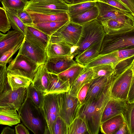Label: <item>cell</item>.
<instances>
[{"mask_svg": "<svg viewBox=\"0 0 134 134\" xmlns=\"http://www.w3.org/2000/svg\"><path fill=\"white\" fill-rule=\"evenodd\" d=\"M116 76L113 75L105 88L97 98L85 101L79 103L74 118L78 117L85 122L89 134H98L100 120L104 108L111 98V87Z\"/></svg>", "mask_w": 134, "mask_h": 134, "instance_id": "obj_1", "label": "cell"}, {"mask_svg": "<svg viewBox=\"0 0 134 134\" xmlns=\"http://www.w3.org/2000/svg\"><path fill=\"white\" fill-rule=\"evenodd\" d=\"M18 112L23 124L34 133L49 134L41 109L37 107L27 95Z\"/></svg>", "mask_w": 134, "mask_h": 134, "instance_id": "obj_2", "label": "cell"}, {"mask_svg": "<svg viewBox=\"0 0 134 134\" xmlns=\"http://www.w3.org/2000/svg\"><path fill=\"white\" fill-rule=\"evenodd\" d=\"M82 26V30L77 46V55L91 45L103 40L105 33L101 23L97 19Z\"/></svg>", "mask_w": 134, "mask_h": 134, "instance_id": "obj_3", "label": "cell"}, {"mask_svg": "<svg viewBox=\"0 0 134 134\" xmlns=\"http://www.w3.org/2000/svg\"><path fill=\"white\" fill-rule=\"evenodd\" d=\"M129 47H134V30L111 35L105 34L102 40L99 54Z\"/></svg>", "mask_w": 134, "mask_h": 134, "instance_id": "obj_4", "label": "cell"}, {"mask_svg": "<svg viewBox=\"0 0 134 134\" xmlns=\"http://www.w3.org/2000/svg\"><path fill=\"white\" fill-rule=\"evenodd\" d=\"M39 66L31 59L18 53L9 63L7 70L8 73L26 77L32 81Z\"/></svg>", "mask_w": 134, "mask_h": 134, "instance_id": "obj_5", "label": "cell"}, {"mask_svg": "<svg viewBox=\"0 0 134 134\" xmlns=\"http://www.w3.org/2000/svg\"><path fill=\"white\" fill-rule=\"evenodd\" d=\"M83 27L70 20L50 37L49 42H63L76 46L80 37Z\"/></svg>", "mask_w": 134, "mask_h": 134, "instance_id": "obj_6", "label": "cell"}, {"mask_svg": "<svg viewBox=\"0 0 134 134\" xmlns=\"http://www.w3.org/2000/svg\"><path fill=\"white\" fill-rule=\"evenodd\" d=\"M134 79V64L116 77L111 90V97L127 101L128 91Z\"/></svg>", "mask_w": 134, "mask_h": 134, "instance_id": "obj_7", "label": "cell"}, {"mask_svg": "<svg viewBox=\"0 0 134 134\" xmlns=\"http://www.w3.org/2000/svg\"><path fill=\"white\" fill-rule=\"evenodd\" d=\"M69 5L62 0H46L30 3L25 9L27 12L36 13L58 14L68 12Z\"/></svg>", "mask_w": 134, "mask_h": 134, "instance_id": "obj_8", "label": "cell"}, {"mask_svg": "<svg viewBox=\"0 0 134 134\" xmlns=\"http://www.w3.org/2000/svg\"><path fill=\"white\" fill-rule=\"evenodd\" d=\"M59 94L50 93L44 95L41 110L46 120L49 133L52 129L57 118L59 116Z\"/></svg>", "mask_w": 134, "mask_h": 134, "instance_id": "obj_9", "label": "cell"}, {"mask_svg": "<svg viewBox=\"0 0 134 134\" xmlns=\"http://www.w3.org/2000/svg\"><path fill=\"white\" fill-rule=\"evenodd\" d=\"M100 23L105 34L109 35L134 30V19L126 15Z\"/></svg>", "mask_w": 134, "mask_h": 134, "instance_id": "obj_10", "label": "cell"}, {"mask_svg": "<svg viewBox=\"0 0 134 134\" xmlns=\"http://www.w3.org/2000/svg\"><path fill=\"white\" fill-rule=\"evenodd\" d=\"M26 96V88H21L13 91L9 85L0 94V107L14 109L18 111Z\"/></svg>", "mask_w": 134, "mask_h": 134, "instance_id": "obj_11", "label": "cell"}, {"mask_svg": "<svg viewBox=\"0 0 134 134\" xmlns=\"http://www.w3.org/2000/svg\"><path fill=\"white\" fill-rule=\"evenodd\" d=\"M79 103L77 97L72 96L69 92L59 94V116L65 121L68 126L74 119Z\"/></svg>", "mask_w": 134, "mask_h": 134, "instance_id": "obj_12", "label": "cell"}, {"mask_svg": "<svg viewBox=\"0 0 134 134\" xmlns=\"http://www.w3.org/2000/svg\"><path fill=\"white\" fill-rule=\"evenodd\" d=\"M74 57L69 55L47 57L45 63L48 73L58 74L77 63L73 59Z\"/></svg>", "mask_w": 134, "mask_h": 134, "instance_id": "obj_13", "label": "cell"}, {"mask_svg": "<svg viewBox=\"0 0 134 134\" xmlns=\"http://www.w3.org/2000/svg\"><path fill=\"white\" fill-rule=\"evenodd\" d=\"M18 53L31 59L38 65L45 63L47 58L45 50L27 41L24 38Z\"/></svg>", "mask_w": 134, "mask_h": 134, "instance_id": "obj_14", "label": "cell"}, {"mask_svg": "<svg viewBox=\"0 0 134 134\" xmlns=\"http://www.w3.org/2000/svg\"><path fill=\"white\" fill-rule=\"evenodd\" d=\"M96 5L99 11L97 19L100 22L115 19L123 15L134 19V15L132 13L126 12L105 3L97 1Z\"/></svg>", "mask_w": 134, "mask_h": 134, "instance_id": "obj_15", "label": "cell"}, {"mask_svg": "<svg viewBox=\"0 0 134 134\" xmlns=\"http://www.w3.org/2000/svg\"><path fill=\"white\" fill-rule=\"evenodd\" d=\"M77 46L63 42H49L45 50L47 57L77 54Z\"/></svg>", "mask_w": 134, "mask_h": 134, "instance_id": "obj_16", "label": "cell"}, {"mask_svg": "<svg viewBox=\"0 0 134 134\" xmlns=\"http://www.w3.org/2000/svg\"><path fill=\"white\" fill-rule=\"evenodd\" d=\"M24 38L29 42L45 50L50 36L32 25H26Z\"/></svg>", "mask_w": 134, "mask_h": 134, "instance_id": "obj_17", "label": "cell"}, {"mask_svg": "<svg viewBox=\"0 0 134 134\" xmlns=\"http://www.w3.org/2000/svg\"><path fill=\"white\" fill-rule=\"evenodd\" d=\"M127 101L111 97L106 104L101 116L100 124L120 114H123L126 108Z\"/></svg>", "mask_w": 134, "mask_h": 134, "instance_id": "obj_18", "label": "cell"}, {"mask_svg": "<svg viewBox=\"0 0 134 134\" xmlns=\"http://www.w3.org/2000/svg\"><path fill=\"white\" fill-rule=\"evenodd\" d=\"M49 82L44 95L50 93L60 94L69 92L70 85L68 81H64L57 74L48 73Z\"/></svg>", "mask_w": 134, "mask_h": 134, "instance_id": "obj_19", "label": "cell"}, {"mask_svg": "<svg viewBox=\"0 0 134 134\" xmlns=\"http://www.w3.org/2000/svg\"><path fill=\"white\" fill-rule=\"evenodd\" d=\"M24 35L15 30L8 31L0 39V58L6 52L23 41Z\"/></svg>", "mask_w": 134, "mask_h": 134, "instance_id": "obj_20", "label": "cell"}, {"mask_svg": "<svg viewBox=\"0 0 134 134\" xmlns=\"http://www.w3.org/2000/svg\"><path fill=\"white\" fill-rule=\"evenodd\" d=\"M102 40L96 42L75 57L77 63L85 66L99 55Z\"/></svg>", "mask_w": 134, "mask_h": 134, "instance_id": "obj_21", "label": "cell"}, {"mask_svg": "<svg viewBox=\"0 0 134 134\" xmlns=\"http://www.w3.org/2000/svg\"><path fill=\"white\" fill-rule=\"evenodd\" d=\"M111 76L109 77H100L93 79L85 101L98 97L105 88Z\"/></svg>", "mask_w": 134, "mask_h": 134, "instance_id": "obj_22", "label": "cell"}, {"mask_svg": "<svg viewBox=\"0 0 134 134\" xmlns=\"http://www.w3.org/2000/svg\"><path fill=\"white\" fill-rule=\"evenodd\" d=\"M49 74L45 64L39 65L32 81L33 86L44 93L49 84Z\"/></svg>", "mask_w": 134, "mask_h": 134, "instance_id": "obj_23", "label": "cell"}, {"mask_svg": "<svg viewBox=\"0 0 134 134\" xmlns=\"http://www.w3.org/2000/svg\"><path fill=\"white\" fill-rule=\"evenodd\" d=\"M93 73L92 68H86L71 86L69 93L72 96L77 97L81 88L92 80Z\"/></svg>", "mask_w": 134, "mask_h": 134, "instance_id": "obj_24", "label": "cell"}, {"mask_svg": "<svg viewBox=\"0 0 134 134\" xmlns=\"http://www.w3.org/2000/svg\"><path fill=\"white\" fill-rule=\"evenodd\" d=\"M27 12L32 19L33 24L47 22L70 20L68 12L58 14H48Z\"/></svg>", "mask_w": 134, "mask_h": 134, "instance_id": "obj_25", "label": "cell"}, {"mask_svg": "<svg viewBox=\"0 0 134 134\" xmlns=\"http://www.w3.org/2000/svg\"><path fill=\"white\" fill-rule=\"evenodd\" d=\"M125 122L122 114L114 116L100 124L101 132L105 134H113Z\"/></svg>", "mask_w": 134, "mask_h": 134, "instance_id": "obj_26", "label": "cell"}, {"mask_svg": "<svg viewBox=\"0 0 134 134\" xmlns=\"http://www.w3.org/2000/svg\"><path fill=\"white\" fill-rule=\"evenodd\" d=\"M120 60L118 58L117 50L106 54H99L85 66L87 68H92L96 66L104 64L112 65L114 66Z\"/></svg>", "mask_w": 134, "mask_h": 134, "instance_id": "obj_27", "label": "cell"}, {"mask_svg": "<svg viewBox=\"0 0 134 134\" xmlns=\"http://www.w3.org/2000/svg\"><path fill=\"white\" fill-rule=\"evenodd\" d=\"M16 111L14 109L0 107V124L12 126L20 123Z\"/></svg>", "mask_w": 134, "mask_h": 134, "instance_id": "obj_28", "label": "cell"}, {"mask_svg": "<svg viewBox=\"0 0 134 134\" xmlns=\"http://www.w3.org/2000/svg\"><path fill=\"white\" fill-rule=\"evenodd\" d=\"M98 15V10L96 5L83 13L70 16V20L76 24L83 25L97 19Z\"/></svg>", "mask_w": 134, "mask_h": 134, "instance_id": "obj_29", "label": "cell"}, {"mask_svg": "<svg viewBox=\"0 0 134 134\" xmlns=\"http://www.w3.org/2000/svg\"><path fill=\"white\" fill-rule=\"evenodd\" d=\"M85 68V66L77 63L66 70L57 75L62 80L69 81L71 87Z\"/></svg>", "mask_w": 134, "mask_h": 134, "instance_id": "obj_30", "label": "cell"}, {"mask_svg": "<svg viewBox=\"0 0 134 134\" xmlns=\"http://www.w3.org/2000/svg\"><path fill=\"white\" fill-rule=\"evenodd\" d=\"M69 21L42 22L33 24L32 26L50 37L60 27Z\"/></svg>", "mask_w": 134, "mask_h": 134, "instance_id": "obj_31", "label": "cell"}, {"mask_svg": "<svg viewBox=\"0 0 134 134\" xmlns=\"http://www.w3.org/2000/svg\"><path fill=\"white\" fill-rule=\"evenodd\" d=\"M8 84L13 91L21 88H27L32 82L30 79L23 76L8 73Z\"/></svg>", "mask_w": 134, "mask_h": 134, "instance_id": "obj_32", "label": "cell"}, {"mask_svg": "<svg viewBox=\"0 0 134 134\" xmlns=\"http://www.w3.org/2000/svg\"><path fill=\"white\" fill-rule=\"evenodd\" d=\"M10 25L15 30L19 32L24 35L25 34L26 25L21 20L17 15L16 11L4 7Z\"/></svg>", "mask_w": 134, "mask_h": 134, "instance_id": "obj_33", "label": "cell"}, {"mask_svg": "<svg viewBox=\"0 0 134 134\" xmlns=\"http://www.w3.org/2000/svg\"><path fill=\"white\" fill-rule=\"evenodd\" d=\"M97 0H93L69 5L68 13L69 17L83 13L96 5Z\"/></svg>", "mask_w": 134, "mask_h": 134, "instance_id": "obj_34", "label": "cell"}, {"mask_svg": "<svg viewBox=\"0 0 134 134\" xmlns=\"http://www.w3.org/2000/svg\"><path fill=\"white\" fill-rule=\"evenodd\" d=\"M89 134L85 121L78 117L75 118L68 126V134Z\"/></svg>", "mask_w": 134, "mask_h": 134, "instance_id": "obj_35", "label": "cell"}, {"mask_svg": "<svg viewBox=\"0 0 134 134\" xmlns=\"http://www.w3.org/2000/svg\"><path fill=\"white\" fill-rule=\"evenodd\" d=\"M26 89L27 95L37 107L41 109L44 99L43 93L36 89L33 86L32 83Z\"/></svg>", "mask_w": 134, "mask_h": 134, "instance_id": "obj_36", "label": "cell"}, {"mask_svg": "<svg viewBox=\"0 0 134 134\" xmlns=\"http://www.w3.org/2000/svg\"><path fill=\"white\" fill-rule=\"evenodd\" d=\"M130 134H134V103L127 101L126 108L123 114Z\"/></svg>", "mask_w": 134, "mask_h": 134, "instance_id": "obj_37", "label": "cell"}, {"mask_svg": "<svg viewBox=\"0 0 134 134\" xmlns=\"http://www.w3.org/2000/svg\"><path fill=\"white\" fill-rule=\"evenodd\" d=\"M92 68L93 73V79L102 76L109 77L114 74V67L112 65H103Z\"/></svg>", "mask_w": 134, "mask_h": 134, "instance_id": "obj_38", "label": "cell"}, {"mask_svg": "<svg viewBox=\"0 0 134 134\" xmlns=\"http://www.w3.org/2000/svg\"><path fill=\"white\" fill-rule=\"evenodd\" d=\"M133 64L134 56L120 60L114 66V74L116 76L120 75Z\"/></svg>", "mask_w": 134, "mask_h": 134, "instance_id": "obj_39", "label": "cell"}, {"mask_svg": "<svg viewBox=\"0 0 134 134\" xmlns=\"http://www.w3.org/2000/svg\"><path fill=\"white\" fill-rule=\"evenodd\" d=\"M27 0H2L3 7L18 11L25 9L28 3Z\"/></svg>", "mask_w": 134, "mask_h": 134, "instance_id": "obj_40", "label": "cell"}, {"mask_svg": "<svg viewBox=\"0 0 134 134\" xmlns=\"http://www.w3.org/2000/svg\"><path fill=\"white\" fill-rule=\"evenodd\" d=\"M68 126L60 116H58L54 123L52 134H68Z\"/></svg>", "mask_w": 134, "mask_h": 134, "instance_id": "obj_41", "label": "cell"}, {"mask_svg": "<svg viewBox=\"0 0 134 134\" xmlns=\"http://www.w3.org/2000/svg\"><path fill=\"white\" fill-rule=\"evenodd\" d=\"M23 41H21L9 50L5 52L0 58V65H6L12 59L13 55L20 49Z\"/></svg>", "mask_w": 134, "mask_h": 134, "instance_id": "obj_42", "label": "cell"}, {"mask_svg": "<svg viewBox=\"0 0 134 134\" xmlns=\"http://www.w3.org/2000/svg\"><path fill=\"white\" fill-rule=\"evenodd\" d=\"M11 27L5 10L0 7V31L5 33Z\"/></svg>", "mask_w": 134, "mask_h": 134, "instance_id": "obj_43", "label": "cell"}, {"mask_svg": "<svg viewBox=\"0 0 134 134\" xmlns=\"http://www.w3.org/2000/svg\"><path fill=\"white\" fill-rule=\"evenodd\" d=\"M6 65H0V94L8 86Z\"/></svg>", "mask_w": 134, "mask_h": 134, "instance_id": "obj_44", "label": "cell"}, {"mask_svg": "<svg viewBox=\"0 0 134 134\" xmlns=\"http://www.w3.org/2000/svg\"><path fill=\"white\" fill-rule=\"evenodd\" d=\"M17 15L21 20L26 25H33L32 19L28 12L25 9L16 11Z\"/></svg>", "mask_w": 134, "mask_h": 134, "instance_id": "obj_45", "label": "cell"}, {"mask_svg": "<svg viewBox=\"0 0 134 134\" xmlns=\"http://www.w3.org/2000/svg\"><path fill=\"white\" fill-rule=\"evenodd\" d=\"M118 56L120 60L134 56V47H129L117 50Z\"/></svg>", "mask_w": 134, "mask_h": 134, "instance_id": "obj_46", "label": "cell"}, {"mask_svg": "<svg viewBox=\"0 0 134 134\" xmlns=\"http://www.w3.org/2000/svg\"><path fill=\"white\" fill-rule=\"evenodd\" d=\"M97 1L105 3L126 12L132 13L120 0H97Z\"/></svg>", "mask_w": 134, "mask_h": 134, "instance_id": "obj_47", "label": "cell"}, {"mask_svg": "<svg viewBox=\"0 0 134 134\" xmlns=\"http://www.w3.org/2000/svg\"><path fill=\"white\" fill-rule=\"evenodd\" d=\"M92 80L84 85L79 91L78 94L77 98L80 104H82L84 101L88 91Z\"/></svg>", "mask_w": 134, "mask_h": 134, "instance_id": "obj_48", "label": "cell"}, {"mask_svg": "<svg viewBox=\"0 0 134 134\" xmlns=\"http://www.w3.org/2000/svg\"><path fill=\"white\" fill-rule=\"evenodd\" d=\"M127 102L129 103H134V79L131 81L127 98Z\"/></svg>", "mask_w": 134, "mask_h": 134, "instance_id": "obj_49", "label": "cell"}, {"mask_svg": "<svg viewBox=\"0 0 134 134\" xmlns=\"http://www.w3.org/2000/svg\"><path fill=\"white\" fill-rule=\"evenodd\" d=\"M15 133L16 134H29L28 130L22 124H19L15 127Z\"/></svg>", "mask_w": 134, "mask_h": 134, "instance_id": "obj_50", "label": "cell"}, {"mask_svg": "<svg viewBox=\"0 0 134 134\" xmlns=\"http://www.w3.org/2000/svg\"><path fill=\"white\" fill-rule=\"evenodd\" d=\"M113 134H130L127 124L125 122Z\"/></svg>", "mask_w": 134, "mask_h": 134, "instance_id": "obj_51", "label": "cell"}, {"mask_svg": "<svg viewBox=\"0 0 134 134\" xmlns=\"http://www.w3.org/2000/svg\"><path fill=\"white\" fill-rule=\"evenodd\" d=\"M134 15V0H120Z\"/></svg>", "mask_w": 134, "mask_h": 134, "instance_id": "obj_52", "label": "cell"}, {"mask_svg": "<svg viewBox=\"0 0 134 134\" xmlns=\"http://www.w3.org/2000/svg\"><path fill=\"white\" fill-rule=\"evenodd\" d=\"M14 130L8 126H7L3 128L2 130L1 134H14Z\"/></svg>", "mask_w": 134, "mask_h": 134, "instance_id": "obj_53", "label": "cell"}, {"mask_svg": "<svg viewBox=\"0 0 134 134\" xmlns=\"http://www.w3.org/2000/svg\"><path fill=\"white\" fill-rule=\"evenodd\" d=\"M93 0H73V4H77L81 3L91 1Z\"/></svg>", "mask_w": 134, "mask_h": 134, "instance_id": "obj_54", "label": "cell"}, {"mask_svg": "<svg viewBox=\"0 0 134 134\" xmlns=\"http://www.w3.org/2000/svg\"><path fill=\"white\" fill-rule=\"evenodd\" d=\"M65 3L68 5L72 4L73 0H62Z\"/></svg>", "mask_w": 134, "mask_h": 134, "instance_id": "obj_55", "label": "cell"}, {"mask_svg": "<svg viewBox=\"0 0 134 134\" xmlns=\"http://www.w3.org/2000/svg\"><path fill=\"white\" fill-rule=\"evenodd\" d=\"M44 0H30L29 1V2L30 3H34Z\"/></svg>", "mask_w": 134, "mask_h": 134, "instance_id": "obj_56", "label": "cell"}, {"mask_svg": "<svg viewBox=\"0 0 134 134\" xmlns=\"http://www.w3.org/2000/svg\"><path fill=\"white\" fill-rule=\"evenodd\" d=\"M5 34H3L0 32V39L4 36Z\"/></svg>", "mask_w": 134, "mask_h": 134, "instance_id": "obj_57", "label": "cell"}, {"mask_svg": "<svg viewBox=\"0 0 134 134\" xmlns=\"http://www.w3.org/2000/svg\"><path fill=\"white\" fill-rule=\"evenodd\" d=\"M2 0H0V2H1Z\"/></svg>", "mask_w": 134, "mask_h": 134, "instance_id": "obj_58", "label": "cell"}]
</instances>
